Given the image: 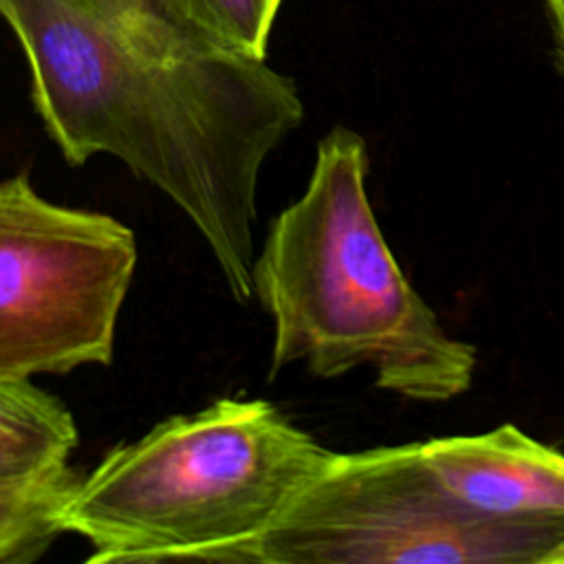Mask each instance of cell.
<instances>
[{
    "instance_id": "1",
    "label": "cell",
    "mask_w": 564,
    "mask_h": 564,
    "mask_svg": "<svg viewBox=\"0 0 564 564\" xmlns=\"http://www.w3.org/2000/svg\"><path fill=\"white\" fill-rule=\"evenodd\" d=\"M0 18L66 163H126L192 220L234 300H251L260 170L304 119L293 77L212 44L165 0H0Z\"/></svg>"
},
{
    "instance_id": "2",
    "label": "cell",
    "mask_w": 564,
    "mask_h": 564,
    "mask_svg": "<svg viewBox=\"0 0 564 564\" xmlns=\"http://www.w3.org/2000/svg\"><path fill=\"white\" fill-rule=\"evenodd\" d=\"M366 139L333 126L306 189L269 225L253 295L273 322L271 377L304 364L322 379L375 368V386L445 403L471 388L476 348L449 335L394 260L375 218Z\"/></svg>"
},
{
    "instance_id": "3",
    "label": "cell",
    "mask_w": 564,
    "mask_h": 564,
    "mask_svg": "<svg viewBox=\"0 0 564 564\" xmlns=\"http://www.w3.org/2000/svg\"><path fill=\"white\" fill-rule=\"evenodd\" d=\"M264 399H218L112 447L62 509L88 562H249L326 456Z\"/></svg>"
},
{
    "instance_id": "4",
    "label": "cell",
    "mask_w": 564,
    "mask_h": 564,
    "mask_svg": "<svg viewBox=\"0 0 564 564\" xmlns=\"http://www.w3.org/2000/svg\"><path fill=\"white\" fill-rule=\"evenodd\" d=\"M249 564H564V520L471 513L436 482L419 441L328 449Z\"/></svg>"
},
{
    "instance_id": "5",
    "label": "cell",
    "mask_w": 564,
    "mask_h": 564,
    "mask_svg": "<svg viewBox=\"0 0 564 564\" xmlns=\"http://www.w3.org/2000/svg\"><path fill=\"white\" fill-rule=\"evenodd\" d=\"M137 240L117 218L0 181V379L108 366Z\"/></svg>"
},
{
    "instance_id": "6",
    "label": "cell",
    "mask_w": 564,
    "mask_h": 564,
    "mask_svg": "<svg viewBox=\"0 0 564 564\" xmlns=\"http://www.w3.org/2000/svg\"><path fill=\"white\" fill-rule=\"evenodd\" d=\"M419 449L445 494L471 513L520 522L564 520V454L513 423L419 441Z\"/></svg>"
},
{
    "instance_id": "7",
    "label": "cell",
    "mask_w": 564,
    "mask_h": 564,
    "mask_svg": "<svg viewBox=\"0 0 564 564\" xmlns=\"http://www.w3.org/2000/svg\"><path fill=\"white\" fill-rule=\"evenodd\" d=\"M79 434L68 408L31 379H0V489L68 463Z\"/></svg>"
},
{
    "instance_id": "8",
    "label": "cell",
    "mask_w": 564,
    "mask_h": 564,
    "mask_svg": "<svg viewBox=\"0 0 564 564\" xmlns=\"http://www.w3.org/2000/svg\"><path fill=\"white\" fill-rule=\"evenodd\" d=\"M178 20L212 44L264 59L282 0H165Z\"/></svg>"
},
{
    "instance_id": "9",
    "label": "cell",
    "mask_w": 564,
    "mask_h": 564,
    "mask_svg": "<svg viewBox=\"0 0 564 564\" xmlns=\"http://www.w3.org/2000/svg\"><path fill=\"white\" fill-rule=\"evenodd\" d=\"M549 24H551V35H553V57L557 70L564 75V0H542Z\"/></svg>"
}]
</instances>
